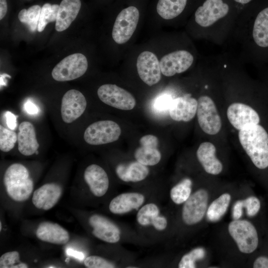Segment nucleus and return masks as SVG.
Here are the masks:
<instances>
[{
	"instance_id": "obj_1",
	"label": "nucleus",
	"mask_w": 268,
	"mask_h": 268,
	"mask_svg": "<svg viewBox=\"0 0 268 268\" xmlns=\"http://www.w3.org/2000/svg\"><path fill=\"white\" fill-rule=\"evenodd\" d=\"M223 47L241 64H268V0H254L242 8Z\"/></svg>"
},
{
	"instance_id": "obj_2",
	"label": "nucleus",
	"mask_w": 268,
	"mask_h": 268,
	"mask_svg": "<svg viewBox=\"0 0 268 268\" xmlns=\"http://www.w3.org/2000/svg\"><path fill=\"white\" fill-rule=\"evenodd\" d=\"M241 9L232 0H202L193 11V35L223 47Z\"/></svg>"
},
{
	"instance_id": "obj_3",
	"label": "nucleus",
	"mask_w": 268,
	"mask_h": 268,
	"mask_svg": "<svg viewBox=\"0 0 268 268\" xmlns=\"http://www.w3.org/2000/svg\"><path fill=\"white\" fill-rule=\"evenodd\" d=\"M34 183L27 168L20 163L9 165L2 179V193L11 203L26 202L34 192Z\"/></svg>"
},
{
	"instance_id": "obj_4",
	"label": "nucleus",
	"mask_w": 268,
	"mask_h": 268,
	"mask_svg": "<svg viewBox=\"0 0 268 268\" xmlns=\"http://www.w3.org/2000/svg\"><path fill=\"white\" fill-rule=\"evenodd\" d=\"M240 142L254 164L260 169L268 167V134L258 125H250L239 132Z\"/></svg>"
},
{
	"instance_id": "obj_5",
	"label": "nucleus",
	"mask_w": 268,
	"mask_h": 268,
	"mask_svg": "<svg viewBox=\"0 0 268 268\" xmlns=\"http://www.w3.org/2000/svg\"><path fill=\"white\" fill-rule=\"evenodd\" d=\"M228 231L241 252L250 254L257 249L259 242L258 233L250 222L234 220L229 224Z\"/></svg>"
},
{
	"instance_id": "obj_6",
	"label": "nucleus",
	"mask_w": 268,
	"mask_h": 268,
	"mask_svg": "<svg viewBox=\"0 0 268 268\" xmlns=\"http://www.w3.org/2000/svg\"><path fill=\"white\" fill-rule=\"evenodd\" d=\"M140 16L137 7L128 6L118 14L112 30V38L119 44L128 42L135 31Z\"/></svg>"
},
{
	"instance_id": "obj_7",
	"label": "nucleus",
	"mask_w": 268,
	"mask_h": 268,
	"mask_svg": "<svg viewBox=\"0 0 268 268\" xmlns=\"http://www.w3.org/2000/svg\"><path fill=\"white\" fill-rule=\"evenodd\" d=\"M87 67V60L84 55L73 54L63 59L55 67L52 75L58 81L72 80L83 75Z\"/></svg>"
},
{
	"instance_id": "obj_8",
	"label": "nucleus",
	"mask_w": 268,
	"mask_h": 268,
	"mask_svg": "<svg viewBox=\"0 0 268 268\" xmlns=\"http://www.w3.org/2000/svg\"><path fill=\"white\" fill-rule=\"evenodd\" d=\"M197 115L199 124L206 134L214 135L221 127V121L212 99L202 95L198 99Z\"/></svg>"
},
{
	"instance_id": "obj_9",
	"label": "nucleus",
	"mask_w": 268,
	"mask_h": 268,
	"mask_svg": "<svg viewBox=\"0 0 268 268\" xmlns=\"http://www.w3.org/2000/svg\"><path fill=\"white\" fill-rule=\"evenodd\" d=\"M121 134L118 124L110 120L100 121L89 125L85 130L84 139L91 145H101L117 140Z\"/></svg>"
},
{
	"instance_id": "obj_10",
	"label": "nucleus",
	"mask_w": 268,
	"mask_h": 268,
	"mask_svg": "<svg viewBox=\"0 0 268 268\" xmlns=\"http://www.w3.org/2000/svg\"><path fill=\"white\" fill-rule=\"evenodd\" d=\"M195 54L189 50L180 49L166 54L160 61L161 73L170 77L187 71L195 62Z\"/></svg>"
},
{
	"instance_id": "obj_11",
	"label": "nucleus",
	"mask_w": 268,
	"mask_h": 268,
	"mask_svg": "<svg viewBox=\"0 0 268 268\" xmlns=\"http://www.w3.org/2000/svg\"><path fill=\"white\" fill-rule=\"evenodd\" d=\"M97 95L103 103L120 110H132L136 104L135 99L131 93L115 84L101 85L98 89Z\"/></svg>"
},
{
	"instance_id": "obj_12",
	"label": "nucleus",
	"mask_w": 268,
	"mask_h": 268,
	"mask_svg": "<svg viewBox=\"0 0 268 268\" xmlns=\"http://www.w3.org/2000/svg\"><path fill=\"white\" fill-rule=\"evenodd\" d=\"M208 194L200 189L191 195L184 202L182 216L184 223L192 225L199 222L204 217L207 206Z\"/></svg>"
},
{
	"instance_id": "obj_13",
	"label": "nucleus",
	"mask_w": 268,
	"mask_h": 268,
	"mask_svg": "<svg viewBox=\"0 0 268 268\" xmlns=\"http://www.w3.org/2000/svg\"><path fill=\"white\" fill-rule=\"evenodd\" d=\"M63 191V186L57 182L44 184L33 192L31 196L32 204L39 210H49L58 203Z\"/></svg>"
},
{
	"instance_id": "obj_14",
	"label": "nucleus",
	"mask_w": 268,
	"mask_h": 268,
	"mask_svg": "<svg viewBox=\"0 0 268 268\" xmlns=\"http://www.w3.org/2000/svg\"><path fill=\"white\" fill-rule=\"evenodd\" d=\"M86 104L84 96L79 91H67L62 100L61 112L63 121L71 123L76 120L84 113Z\"/></svg>"
},
{
	"instance_id": "obj_15",
	"label": "nucleus",
	"mask_w": 268,
	"mask_h": 268,
	"mask_svg": "<svg viewBox=\"0 0 268 268\" xmlns=\"http://www.w3.org/2000/svg\"><path fill=\"white\" fill-rule=\"evenodd\" d=\"M136 67L139 76L147 85L152 86L160 81V62L154 53L149 51L141 53L137 59Z\"/></svg>"
},
{
	"instance_id": "obj_16",
	"label": "nucleus",
	"mask_w": 268,
	"mask_h": 268,
	"mask_svg": "<svg viewBox=\"0 0 268 268\" xmlns=\"http://www.w3.org/2000/svg\"><path fill=\"white\" fill-rule=\"evenodd\" d=\"M88 222L92 228V233L97 239L109 243H116L120 239L119 227L106 217L94 214L88 218Z\"/></svg>"
},
{
	"instance_id": "obj_17",
	"label": "nucleus",
	"mask_w": 268,
	"mask_h": 268,
	"mask_svg": "<svg viewBox=\"0 0 268 268\" xmlns=\"http://www.w3.org/2000/svg\"><path fill=\"white\" fill-rule=\"evenodd\" d=\"M227 116L230 124L239 131L248 126L258 125L260 122L258 113L242 103L231 104L227 109Z\"/></svg>"
},
{
	"instance_id": "obj_18",
	"label": "nucleus",
	"mask_w": 268,
	"mask_h": 268,
	"mask_svg": "<svg viewBox=\"0 0 268 268\" xmlns=\"http://www.w3.org/2000/svg\"><path fill=\"white\" fill-rule=\"evenodd\" d=\"M35 235L41 241L63 245L70 239L69 232L58 223L45 221L40 223L35 230Z\"/></svg>"
},
{
	"instance_id": "obj_19",
	"label": "nucleus",
	"mask_w": 268,
	"mask_h": 268,
	"mask_svg": "<svg viewBox=\"0 0 268 268\" xmlns=\"http://www.w3.org/2000/svg\"><path fill=\"white\" fill-rule=\"evenodd\" d=\"M198 100L190 93L173 99L169 110L171 118L176 121L189 122L197 113Z\"/></svg>"
},
{
	"instance_id": "obj_20",
	"label": "nucleus",
	"mask_w": 268,
	"mask_h": 268,
	"mask_svg": "<svg viewBox=\"0 0 268 268\" xmlns=\"http://www.w3.org/2000/svg\"><path fill=\"white\" fill-rule=\"evenodd\" d=\"M202 0H158L156 9L165 20H172L182 15L190 8L193 11Z\"/></svg>"
},
{
	"instance_id": "obj_21",
	"label": "nucleus",
	"mask_w": 268,
	"mask_h": 268,
	"mask_svg": "<svg viewBox=\"0 0 268 268\" xmlns=\"http://www.w3.org/2000/svg\"><path fill=\"white\" fill-rule=\"evenodd\" d=\"M84 179L90 192L96 197H101L107 193L109 180L107 174L100 166L91 164L84 172Z\"/></svg>"
},
{
	"instance_id": "obj_22",
	"label": "nucleus",
	"mask_w": 268,
	"mask_h": 268,
	"mask_svg": "<svg viewBox=\"0 0 268 268\" xmlns=\"http://www.w3.org/2000/svg\"><path fill=\"white\" fill-rule=\"evenodd\" d=\"M144 200V196L138 193H123L111 200L109 209L113 214H124L138 208L143 203Z\"/></svg>"
},
{
	"instance_id": "obj_23",
	"label": "nucleus",
	"mask_w": 268,
	"mask_h": 268,
	"mask_svg": "<svg viewBox=\"0 0 268 268\" xmlns=\"http://www.w3.org/2000/svg\"><path fill=\"white\" fill-rule=\"evenodd\" d=\"M17 134L18 149L25 156H30L38 150L39 144L36 136L35 128L29 122L24 121L19 126Z\"/></svg>"
},
{
	"instance_id": "obj_24",
	"label": "nucleus",
	"mask_w": 268,
	"mask_h": 268,
	"mask_svg": "<svg viewBox=\"0 0 268 268\" xmlns=\"http://www.w3.org/2000/svg\"><path fill=\"white\" fill-rule=\"evenodd\" d=\"M216 148L211 142H204L199 146L197 156L204 170L208 174L218 175L222 170V164L215 156Z\"/></svg>"
},
{
	"instance_id": "obj_25",
	"label": "nucleus",
	"mask_w": 268,
	"mask_h": 268,
	"mask_svg": "<svg viewBox=\"0 0 268 268\" xmlns=\"http://www.w3.org/2000/svg\"><path fill=\"white\" fill-rule=\"evenodd\" d=\"M81 6L80 0H63L59 5L56 30L58 32L66 30L76 18Z\"/></svg>"
},
{
	"instance_id": "obj_26",
	"label": "nucleus",
	"mask_w": 268,
	"mask_h": 268,
	"mask_svg": "<svg viewBox=\"0 0 268 268\" xmlns=\"http://www.w3.org/2000/svg\"><path fill=\"white\" fill-rule=\"evenodd\" d=\"M137 222L142 226L151 225L157 230H164L167 225L166 218L160 215L158 207L153 203L146 204L138 211Z\"/></svg>"
},
{
	"instance_id": "obj_27",
	"label": "nucleus",
	"mask_w": 268,
	"mask_h": 268,
	"mask_svg": "<svg viewBox=\"0 0 268 268\" xmlns=\"http://www.w3.org/2000/svg\"><path fill=\"white\" fill-rule=\"evenodd\" d=\"M147 166L137 162L119 164L116 168L118 177L126 182H137L145 179L149 174Z\"/></svg>"
},
{
	"instance_id": "obj_28",
	"label": "nucleus",
	"mask_w": 268,
	"mask_h": 268,
	"mask_svg": "<svg viewBox=\"0 0 268 268\" xmlns=\"http://www.w3.org/2000/svg\"><path fill=\"white\" fill-rule=\"evenodd\" d=\"M231 200V196L228 193H224L213 201L208 207L206 216L208 219L212 222L218 221L227 211Z\"/></svg>"
},
{
	"instance_id": "obj_29",
	"label": "nucleus",
	"mask_w": 268,
	"mask_h": 268,
	"mask_svg": "<svg viewBox=\"0 0 268 268\" xmlns=\"http://www.w3.org/2000/svg\"><path fill=\"white\" fill-rule=\"evenodd\" d=\"M136 161L145 166H153L160 161L161 155L157 147L140 145L134 152Z\"/></svg>"
},
{
	"instance_id": "obj_30",
	"label": "nucleus",
	"mask_w": 268,
	"mask_h": 268,
	"mask_svg": "<svg viewBox=\"0 0 268 268\" xmlns=\"http://www.w3.org/2000/svg\"><path fill=\"white\" fill-rule=\"evenodd\" d=\"M192 185V181L186 178L174 186L170 193L172 201L177 204L185 202L191 196Z\"/></svg>"
},
{
	"instance_id": "obj_31",
	"label": "nucleus",
	"mask_w": 268,
	"mask_h": 268,
	"mask_svg": "<svg viewBox=\"0 0 268 268\" xmlns=\"http://www.w3.org/2000/svg\"><path fill=\"white\" fill-rule=\"evenodd\" d=\"M41 8L39 5H34L28 9H23L18 13L19 21L25 23L31 31H35L38 27Z\"/></svg>"
},
{
	"instance_id": "obj_32",
	"label": "nucleus",
	"mask_w": 268,
	"mask_h": 268,
	"mask_svg": "<svg viewBox=\"0 0 268 268\" xmlns=\"http://www.w3.org/2000/svg\"><path fill=\"white\" fill-rule=\"evenodd\" d=\"M29 267L27 262L22 261L21 255L17 251L5 252L0 257V268H27Z\"/></svg>"
},
{
	"instance_id": "obj_33",
	"label": "nucleus",
	"mask_w": 268,
	"mask_h": 268,
	"mask_svg": "<svg viewBox=\"0 0 268 268\" xmlns=\"http://www.w3.org/2000/svg\"><path fill=\"white\" fill-rule=\"evenodd\" d=\"M59 5L51 4L49 3L44 4L41 11L38 21L37 30L42 32L49 22L56 21L57 17Z\"/></svg>"
},
{
	"instance_id": "obj_34",
	"label": "nucleus",
	"mask_w": 268,
	"mask_h": 268,
	"mask_svg": "<svg viewBox=\"0 0 268 268\" xmlns=\"http://www.w3.org/2000/svg\"><path fill=\"white\" fill-rule=\"evenodd\" d=\"M17 140V134L11 130H8L0 126V149L3 152H8L14 146Z\"/></svg>"
},
{
	"instance_id": "obj_35",
	"label": "nucleus",
	"mask_w": 268,
	"mask_h": 268,
	"mask_svg": "<svg viewBox=\"0 0 268 268\" xmlns=\"http://www.w3.org/2000/svg\"><path fill=\"white\" fill-rule=\"evenodd\" d=\"M205 255V250L202 248L194 249L182 257L178 264V267L179 268H196V262L202 259Z\"/></svg>"
},
{
	"instance_id": "obj_36",
	"label": "nucleus",
	"mask_w": 268,
	"mask_h": 268,
	"mask_svg": "<svg viewBox=\"0 0 268 268\" xmlns=\"http://www.w3.org/2000/svg\"><path fill=\"white\" fill-rule=\"evenodd\" d=\"M83 264L88 268H113L115 265L106 259L95 255L87 257Z\"/></svg>"
},
{
	"instance_id": "obj_37",
	"label": "nucleus",
	"mask_w": 268,
	"mask_h": 268,
	"mask_svg": "<svg viewBox=\"0 0 268 268\" xmlns=\"http://www.w3.org/2000/svg\"><path fill=\"white\" fill-rule=\"evenodd\" d=\"M173 99L169 94H165L157 97L152 105L153 110L158 113L169 111Z\"/></svg>"
},
{
	"instance_id": "obj_38",
	"label": "nucleus",
	"mask_w": 268,
	"mask_h": 268,
	"mask_svg": "<svg viewBox=\"0 0 268 268\" xmlns=\"http://www.w3.org/2000/svg\"><path fill=\"white\" fill-rule=\"evenodd\" d=\"M243 207L246 209L247 214L249 217L256 215L261 207L260 200L256 197L251 196L242 200Z\"/></svg>"
},
{
	"instance_id": "obj_39",
	"label": "nucleus",
	"mask_w": 268,
	"mask_h": 268,
	"mask_svg": "<svg viewBox=\"0 0 268 268\" xmlns=\"http://www.w3.org/2000/svg\"><path fill=\"white\" fill-rule=\"evenodd\" d=\"M140 145L149 146L157 147L158 145V138L152 134H147L141 137L139 139Z\"/></svg>"
},
{
	"instance_id": "obj_40",
	"label": "nucleus",
	"mask_w": 268,
	"mask_h": 268,
	"mask_svg": "<svg viewBox=\"0 0 268 268\" xmlns=\"http://www.w3.org/2000/svg\"><path fill=\"white\" fill-rule=\"evenodd\" d=\"M17 116L13 114L9 111H7L5 113L6 123L8 128L11 130H14L17 126Z\"/></svg>"
},
{
	"instance_id": "obj_41",
	"label": "nucleus",
	"mask_w": 268,
	"mask_h": 268,
	"mask_svg": "<svg viewBox=\"0 0 268 268\" xmlns=\"http://www.w3.org/2000/svg\"><path fill=\"white\" fill-rule=\"evenodd\" d=\"M25 112L31 115H35L40 112V109L34 103L30 100H27L24 105Z\"/></svg>"
},
{
	"instance_id": "obj_42",
	"label": "nucleus",
	"mask_w": 268,
	"mask_h": 268,
	"mask_svg": "<svg viewBox=\"0 0 268 268\" xmlns=\"http://www.w3.org/2000/svg\"><path fill=\"white\" fill-rule=\"evenodd\" d=\"M243 207L242 200L238 201L234 203L232 210V217L234 220L239 219L241 218Z\"/></svg>"
},
{
	"instance_id": "obj_43",
	"label": "nucleus",
	"mask_w": 268,
	"mask_h": 268,
	"mask_svg": "<svg viewBox=\"0 0 268 268\" xmlns=\"http://www.w3.org/2000/svg\"><path fill=\"white\" fill-rule=\"evenodd\" d=\"M254 268H268V258L261 256L257 258L253 264Z\"/></svg>"
},
{
	"instance_id": "obj_44",
	"label": "nucleus",
	"mask_w": 268,
	"mask_h": 268,
	"mask_svg": "<svg viewBox=\"0 0 268 268\" xmlns=\"http://www.w3.org/2000/svg\"><path fill=\"white\" fill-rule=\"evenodd\" d=\"M7 3L6 0H0V19L1 20L7 12Z\"/></svg>"
},
{
	"instance_id": "obj_45",
	"label": "nucleus",
	"mask_w": 268,
	"mask_h": 268,
	"mask_svg": "<svg viewBox=\"0 0 268 268\" xmlns=\"http://www.w3.org/2000/svg\"><path fill=\"white\" fill-rule=\"evenodd\" d=\"M236 4L240 7L242 8L245 5H248L254 0H232Z\"/></svg>"
},
{
	"instance_id": "obj_46",
	"label": "nucleus",
	"mask_w": 268,
	"mask_h": 268,
	"mask_svg": "<svg viewBox=\"0 0 268 268\" xmlns=\"http://www.w3.org/2000/svg\"><path fill=\"white\" fill-rule=\"evenodd\" d=\"M7 77L11 78V76L7 74H0V87L6 85V80L5 78Z\"/></svg>"
}]
</instances>
